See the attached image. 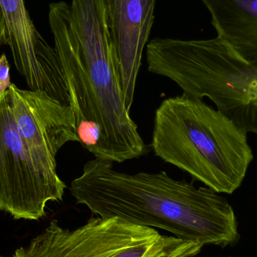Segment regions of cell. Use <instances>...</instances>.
I'll list each match as a JSON object with an SVG mask.
<instances>
[{
    "instance_id": "1",
    "label": "cell",
    "mask_w": 257,
    "mask_h": 257,
    "mask_svg": "<svg viewBox=\"0 0 257 257\" xmlns=\"http://www.w3.org/2000/svg\"><path fill=\"white\" fill-rule=\"evenodd\" d=\"M78 142L96 159L123 163L148 154L125 105L105 0L51 3L48 13Z\"/></svg>"
},
{
    "instance_id": "2",
    "label": "cell",
    "mask_w": 257,
    "mask_h": 257,
    "mask_svg": "<svg viewBox=\"0 0 257 257\" xmlns=\"http://www.w3.org/2000/svg\"><path fill=\"white\" fill-rule=\"evenodd\" d=\"M69 190L77 203L102 218L164 229L203 246H233L240 238L226 199L166 172L126 173L116 170L113 162L95 158L84 164Z\"/></svg>"
},
{
    "instance_id": "3",
    "label": "cell",
    "mask_w": 257,
    "mask_h": 257,
    "mask_svg": "<svg viewBox=\"0 0 257 257\" xmlns=\"http://www.w3.org/2000/svg\"><path fill=\"white\" fill-rule=\"evenodd\" d=\"M154 154L218 193L241 187L253 159L247 133L202 99H164L155 112Z\"/></svg>"
},
{
    "instance_id": "4",
    "label": "cell",
    "mask_w": 257,
    "mask_h": 257,
    "mask_svg": "<svg viewBox=\"0 0 257 257\" xmlns=\"http://www.w3.org/2000/svg\"><path fill=\"white\" fill-rule=\"evenodd\" d=\"M203 247L117 217H97L73 230L53 220L12 257H194Z\"/></svg>"
},
{
    "instance_id": "5",
    "label": "cell",
    "mask_w": 257,
    "mask_h": 257,
    "mask_svg": "<svg viewBox=\"0 0 257 257\" xmlns=\"http://www.w3.org/2000/svg\"><path fill=\"white\" fill-rule=\"evenodd\" d=\"M66 186L41 166L18 133L9 90L0 96V211L16 220L45 217L47 204L63 200Z\"/></svg>"
},
{
    "instance_id": "6",
    "label": "cell",
    "mask_w": 257,
    "mask_h": 257,
    "mask_svg": "<svg viewBox=\"0 0 257 257\" xmlns=\"http://www.w3.org/2000/svg\"><path fill=\"white\" fill-rule=\"evenodd\" d=\"M11 109L20 136L33 158L48 172H57V153L78 142L72 108L42 90L8 89Z\"/></svg>"
},
{
    "instance_id": "7",
    "label": "cell",
    "mask_w": 257,
    "mask_h": 257,
    "mask_svg": "<svg viewBox=\"0 0 257 257\" xmlns=\"http://www.w3.org/2000/svg\"><path fill=\"white\" fill-rule=\"evenodd\" d=\"M14 63L31 90H42L60 102L69 97L55 49L38 32L24 0H0Z\"/></svg>"
},
{
    "instance_id": "8",
    "label": "cell",
    "mask_w": 257,
    "mask_h": 257,
    "mask_svg": "<svg viewBox=\"0 0 257 257\" xmlns=\"http://www.w3.org/2000/svg\"><path fill=\"white\" fill-rule=\"evenodd\" d=\"M156 0H105L108 31L115 48L125 105L130 111L142 53L154 21Z\"/></svg>"
},
{
    "instance_id": "9",
    "label": "cell",
    "mask_w": 257,
    "mask_h": 257,
    "mask_svg": "<svg viewBox=\"0 0 257 257\" xmlns=\"http://www.w3.org/2000/svg\"><path fill=\"white\" fill-rule=\"evenodd\" d=\"M217 38L250 66H257V0H202Z\"/></svg>"
},
{
    "instance_id": "10",
    "label": "cell",
    "mask_w": 257,
    "mask_h": 257,
    "mask_svg": "<svg viewBox=\"0 0 257 257\" xmlns=\"http://www.w3.org/2000/svg\"><path fill=\"white\" fill-rule=\"evenodd\" d=\"M225 115L247 133L257 135V84H248Z\"/></svg>"
},
{
    "instance_id": "11",
    "label": "cell",
    "mask_w": 257,
    "mask_h": 257,
    "mask_svg": "<svg viewBox=\"0 0 257 257\" xmlns=\"http://www.w3.org/2000/svg\"><path fill=\"white\" fill-rule=\"evenodd\" d=\"M230 84L232 90L241 92L248 84H257V66L247 64L239 57H234L231 64Z\"/></svg>"
},
{
    "instance_id": "12",
    "label": "cell",
    "mask_w": 257,
    "mask_h": 257,
    "mask_svg": "<svg viewBox=\"0 0 257 257\" xmlns=\"http://www.w3.org/2000/svg\"><path fill=\"white\" fill-rule=\"evenodd\" d=\"M12 85L10 80V66L6 54L0 57V96Z\"/></svg>"
},
{
    "instance_id": "13",
    "label": "cell",
    "mask_w": 257,
    "mask_h": 257,
    "mask_svg": "<svg viewBox=\"0 0 257 257\" xmlns=\"http://www.w3.org/2000/svg\"><path fill=\"white\" fill-rule=\"evenodd\" d=\"M8 30L6 18L0 4V45H7Z\"/></svg>"
},
{
    "instance_id": "14",
    "label": "cell",
    "mask_w": 257,
    "mask_h": 257,
    "mask_svg": "<svg viewBox=\"0 0 257 257\" xmlns=\"http://www.w3.org/2000/svg\"><path fill=\"white\" fill-rule=\"evenodd\" d=\"M0 257H3V256H1V255H0Z\"/></svg>"
}]
</instances>
